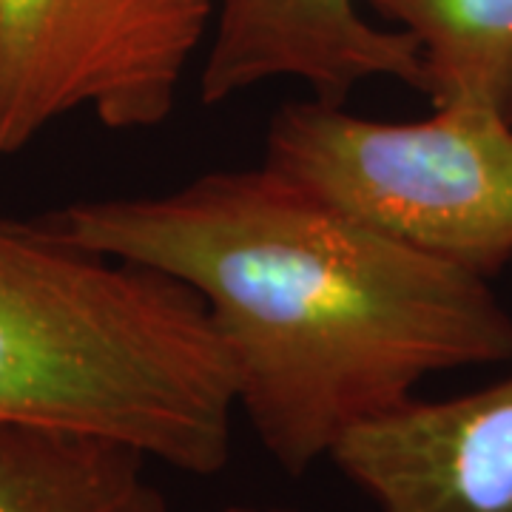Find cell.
<instances>
[{
  "label": "cell",
  "instance_id": "cell-1",
  "mask_svg": "<svg viewBox=\"0 0 512 512\" xmlns=\"http://www.w3.org/2000/svg\"><path fill=\"white\" fill-rule=\"evenodd\" d=\"M60 239L197 293L237 410L288 476L427 376L512 359L490 279L427 254L268 163L208 171L154 197L74 202Z\"/></svg>",
  "mask_w": 512,
  "mask_h": 512
},
{
  "label": "cell",
  "instance_id": "cell-2",
  "mask_svg": "<svg viewBox=\"0 0 512 512\" xmlns=\"http://www.w3.org/2000/svg\"><path fill=\"white\" fill-rule=\"evenodd\" d=\"M234 379L183 282L0 217V424L123 441L171 470L231 461Z\"/></svg>",
  "mask_w": 512,
  "mask_h": 512
},
{
  "label": "cell",
  "instance_id": "cell-3",
  "mask_svg": "<svg viewBox=\"0 0 512 512\" xmlns=\"http://www.w3.org/2000/svg\"><path fill=\"white\" fill-rule=\"evenodd\" d=\"M262 163L484 279L512 259V123L498 114L433 109L387 123L288 103L271 117Z\"/></svg>",
  "mask_w": 512,
  "mask_h": 512
},
{
  "label": "cell",
  "instance_id": "cell-4",
  "mask_svg": "<svg viewBox=\"0 0 512 512\" xmlns=\"http://www.w3.org/2000/svg\"><path fill=\"white\" fill-rule=\"evenodd\" d=\"M217 0H0V157L77 109L163 126Z\"/></svg>",
  "mask_w": 512,
  "mask_h": 512
},
{
  "label": "cell",
  "instance_id": "cell-5",
  "mask_svg": "<svg viewBox=\"0 0 512 512\" xmlns=\"http://www.w3.org/2000/svg\"><path fill=\"white\" fill-rule=\"evenodd\" d=\"M379 512H512V373L453 399H410L330 453Z\"/></svg>",
  "mask_w": 512,
  "mask_h": 512
},
{
  "label": "cell",
  "instance_id": "cell-6",
  "mask_svg": "<svg viewBox=\"0 0 512 512\" xmlns=\"http://www.w3.org/2000/svg\"><path fill=\"white\" fill-rule=\"evenodd\" d=\"M268 80H299L313 100L345 106L370 80L424 92L416 40L362 15V0H217L202 63L205 106Z\"/></svg>",
  "mask_w": 512,
  "mask_h": 512
},
{
  "label": "cell",
  "instance_id": "cell-7",
  "mask_svg": "<svg viewBox=\"0 0 512 512\" xmlns=\"http://www.w3.org/2000/svg\"><path fill=\"white\" fill-rule=\"evenodd\" d=\"M148 464L106 436L0 424V512H168Z\"/></svg>",
  "mask_w": 512,
  "mask_h": 512
},
{
  "label": "cell",
  "instance_id": "cell-8",
  "mask_svg": "<svg viewBox=\"0 0 512 512\" xmlns=\"http://www.w3.org/2000/svg\"><path fill=\"white\" fill-rule=\"evenodd\" d=\"M416 40L433 109L490 111L512 123V0H362Z\"/></svg>",
  "mask_w": 512,
  "mask_h": 512
},
{
  "label": "cell",
  "instance_id": "cell-9",
  "mask_svg": "<svg viewBox=\"0 0 512 512\" xmlns=\"http://www.w3.org/2000/svg\"><path fill=\"white\" fill-rule=\"evenodd\" d=\"M214 512H299L293 507H254V504H231V507H220Z\"/></svg>",
  "mask_w": 512,
  "mask_h": 512
}]
</instances>
